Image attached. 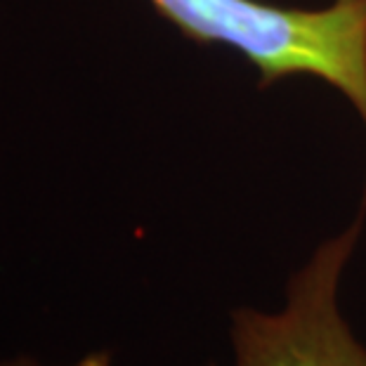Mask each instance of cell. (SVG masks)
<instances>
[{
    "mask_svg": "<svg viewBox=\"0 0 366 366\" xmlns=\"http://www.w3.org/2000/svg\"><path fill=\"white\" fill-rule=\"evenodd\" d=\"M187 38L239 50L262 83L315 76L350 99L366 126V0L319 10L262 0H152Z\"/></svg>",
    "mask_w": 366,
    "mask_h": 366,
    "instance_id": "cell-1",
    "label": "cell"
},
{
    "mask_svg": "<svg viewBox=\"0 0 366 366\" xmlns=\"http://www.w3.org/2000/svg\"><path fill=\"white\" fill-rule=\"evenodd\" d=\"M362 229L364 210L322 241L288 279L282 307L232 312L229 366H366V345L340 310V282Z\"/></svg>",
    "mask_w": 366,
    "mask_h": 366,
    "instance_id": "cell-2",
    "label": "cell"
},
{
    "mask_svg": "<svg viewBox=\"0 0 366 366\" xmlns=\"http://www.w3.org/2000/svg\"><path fill=\"white\" fill-rule=\"evenodd\" d=\"M0 366H48L43 362H38L36 357H29V355H19V357H12V360H3Z\"/></svg>",
    "mask_w": 366,
    "mask_h": 366,
    "instance_id": "cell-3",
    "label": "cell"
}]
</instances>
